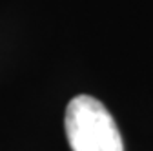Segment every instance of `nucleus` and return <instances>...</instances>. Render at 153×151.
I'll list each match as a JSON object with an SVG mask.
<instances>
[{"instance_id": "nucleus-1", "label": "nucleus", "mask_w": 153, "mask_h": 151, "mask_svg": "<svg viewBox=\"0 0 153 151\" xmlns=\"http://www.w3.org/2000/svg\"><path fill=\"white\" fill-rule=\"evenodd\" d=\"M64 124L71 151H124L111 113L89 95H79L68 104Z\"/></svg>"}]
</instances>
